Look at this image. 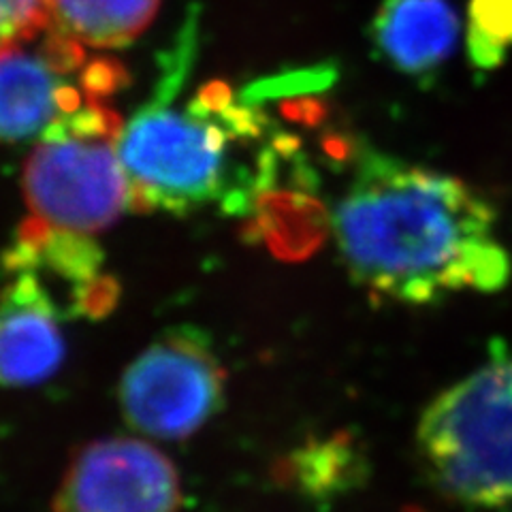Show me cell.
Wrapping results in <instances>:
<instances>
[{
    "label": "cell",
    "mask_w": 512,
    "mask_h": 512,
    "mask_svg": "<svg viewBox=\"0 0 512 512\" xmlns=\"http://www.w3.org/2000/svg\"><path fill=\"white\" fill-rule=\"evenodd\" d=\"M512 47V0H470L468 56L474 69L493 71Z\"/></svg>",
    "instance_id": "cell-13"
},
{
    "label": "cell",
    "mask_w": 512,
    "mask_h": 512,
    "mask_svg": "<svg viewBox=\"0 0 512 512\" xmlns=\"http://www.w3.org/2000/svg\"><path fill=\"white\" fill-rule=\"evenodd\" d=\"M331 229L352 280L404 306L498 293L512 276L495 212L480 192L387 154L359 156Z\"/></svg>",
    "instance_id": "cell-1"
},
{
    "label": "cell",
    "mask_w": 512,
    "mask_h": 512,
    "mask_svg": "<svg viewBox=\"0 0 512 512\" xmlns=\"http://www.w3.org/2000/svg\"><path fill=\"white\" fill-rule=\"evenodd\" d=\"M427 478L466 508L512 504V352L489 361L431 402L416 427Z\"/></svg>",
    "instance_id": "cell-3"
},
{
    "label": "cell",
    "mask_w": 512,
    "mask_h": 512,
    "mask_svg": "<svg viewBox=\"0 0 512 512\" xmlns=\"http://www.w3.org/2000/svg\"><path fill=\"white\" fill-rule=\"evenodd\" d=\"M280 485L316 502L335 500L355 491L367 476V459L359 442L346 431L310 438L276 463Z\"/></svg>",
    "instance_id": "cell-11"
},
{
    "label": "cell",
    "mask_w": 512,
    "mask_h": 512,
    "mask_svg": "<svg viewBox=\"0 0 512 512\" xmlns=\"http://www.w3.org/2000/svg\"><path fill=\"white\" fill-rule=\"evenodd\" d=\"M101 246L86 233L67 231L32 216L3 256L9 274L54 278L69 288V316L99 320L118 306L120 284L103 274Z\"/></svg>",
    "instance_id": "cell-7"
},
{
    "label": "cell",
    "mask_w": 512,
    "mask_h": 512,
    "mask_svg": "<svg viewBox=\"0 0 512 512\" xmlns=\"http://www.w3.org/2000/svg\"><path fill=\"white\" fill-rule=\"evenodd\" d=\"M227 372L197 329L160 335L126 367L120 408L128 425L160 440H184L224 404Z\"/></svg>",
    "instance_id": "cell-5"
},
{
    "label": "cell",
    "mask_w": 512,
    "mask_h": 512,
    "mask_svg": "<svg viewBox=\"0 0 512 512\" xmlns=\"http://www.w3.org/2000/svg\"><path fill=\"white\" fill-rule=\"evenodd\" d=\"M52 15L54 0H0V54L35 39Z\"/></svg>",
    "instance_id": "cell-14"
},
{
    "label": "cell",
    "mask_w": 512,
    "mask_h": 512,
    "mask_svg": "<svg viewBox=\"0 0 512 512\" xmlns=\"http://www.w3.org/2000/svg\"><path fill=\"white\" fill-rule=\"evenodd\" d=\"M64 73L47 45L37 54L20 47L0 54V143L41 137L54 120L86 103Z\"/></svg>",
    "instance_id": "cell-9"
},
{
    "label": "cell",
    "mask_w": 512,
    "mask_h": 512,
    "mask_svg": "<svg viewBox=\"0 0 512 512\" xmlns=\"http://www.w3.org/2000/svg\"><path fill=\"white\" fill-rule=\"evenodd\" d=\"M122 126L96 96L47 126L24 169L32 216L92 235L133 207L118 150Z\"/></svg>",
    "instance_id": "cell-4"
},
{
    "label": "cell",
    "mask_w": 512,
    "mask_h": 512,
    "mask_svg": "<svg viewBox=\"0 0 512 512\" xmlns=\"http://www.w3.org/2000/svg\"><path fill=\"white\" fill-rule=\"evenodd\" d=\"M182 483L171 459L133 438L79 448L56 489L52 512H178Z\"/></svg>",
    "instance_id": "cell-6"
},
{
    "label": "cell",
    "mask_w": 512,
    "mask_h": 512,
    "mask_svg": "<svg viewBox=\"0 0 512 512\" xmlns=\"http://www.w3.org/2000/svg\"><path fill=\"white\" fill-rule=\"evenodd\" d=\"M158 5L160 0H54L52 24L79 45L111 50L135 41Z\"/></svg>",
    "instance_id": "cell-12"
},
{
    "label": "cell",
    "mask_w": 512,
    "mask_h": 512,
    "mask_svg": "<svg viewBox=\"0 0 512 512\" xmlns=\"http://www.w3.org/2000/svg\"><path fill=\"white\" fill-rule=\"evenodd\" d=\"M195 32H184L154 99L122 126L118 150L133 207L169 214L195 212L207 203L244 214L267 188L244 152L259 141L265 118L235 103L224 84L205 86L184 107L175 86Z\"/></svg>",
    "instance_id": "cell-2"
},
{
    "label": "cell",
    "mask_w": 512,
    "mask_h": 512,
    "mask_svg": "<svg viewBox=\"0 0 512 512\" xmlns=\"http://www.w3.org/2000/svg\"><path fill=\"white\" fill-rule=\"evenodd\" d=\"M11 276L0 293V387H35L64 361V312L39 276Z\"/></svg>",
    "instance_id": "cell-8"
},
{
    "label": "cell",
    "mask_w": 512,
    "mask_h": 512,
    "mask_svg": "<svg viewBox=\"0 0 512 512\" xmlns=\"http://www.w3.org/2000/svg\"><path fill=\"white\" fill-rule=\"evenodd\" d=\"M459 35L451 0H384L372 22L378 56L410 77L436 73L453 56Z\"/></svg>",
    "instance_id": "cell-10"
}]
</instances>
